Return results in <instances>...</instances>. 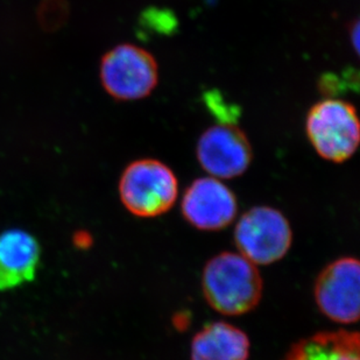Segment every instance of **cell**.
<instances>
[{"mask_svg":"<svg viewBox=\"0 0 360 360\" xmlns=\"http://www.w3.org/2000/svg\"><path fill=\"white\" fill-rule=\"evenodd\" d=\"M38 240L27 231L13 229L0 233V290L33 281L40 265Z\"/></svg>","mask_w":360,"mask_h":360,"instance_id":"cell-9","label":"cell"},{"mask_svg":"<svg viewBox=\"0 0 360 360\" xmlns=\"http://www.w3.org/2000/svg\"><path fill=\"white\" fill-rule=\"evenodd\" d=\"M101 79L106 92L118 101H138L150 96L159 82L153 55L134 44L113 48L103 58Z\"/></svg>","mask_w":360,"mask_h":360,"instance_id":"cell-5","label":"cell"},{"mask_svg":"<svg viewBox=\"0 0 360 360\" xmlns=\"http://www.w3.org/2000/svg\"><path fill=\"white\" fill-rule=\"evenodd\" d=\"M251 342L237 326L209 323L191 340V360H248Z\"/></svg>","mask_w":360,"mask_h":360,"instance_id":"cell-10","label":"cell"},{"mask_svg":"<svg viewBox=\"0 0 360 360\" xmlns=\"http://www.w3.org/2000/svg\"><path fill=\"white\" fill-rule=\"evenodd\" d=\"M235 243L239 253L255 265H272L285 258L292 248V228L276 207H253L237 221Z\"/></svg>","mask_w":360,"mask_h":360,"instance_id":"cell-4","label":"cell"},{"mask_svg":"<svg viewBox=\"0 0 360 360\" xmlns=\"http://www.w3.org/2000/svg\"><path fill=\"white\" fill-rule=\"evenodd\" d=\"M359 333L324 331L294 344L283 360H360Z\"/></svg>","mask_w":360,"mask_h":360,"instance_id":"cell-11","label":"cell"},{"mask_svg":"<svg viewBox=\"0 0 360 360\" xmlns=\"http://www.w3.org/2000/svg\"><path fill=\"white\" fill-rule=\"evenodd\" d=\"M360 265L344 257L330 262L317 276L314 296L319 309L329 320L354 324L359 320Z\"/></svg>","mask_w":360,"mask_h":360,"instance_id":"cell-6","label":"cell"},{"mask_svg":"<svg viewBox=\"0 0 360 360\" xmlns=\"http://www.w3.org/2000/svg\"><path fill=\"white\" fill-rule=\"evenodd\" d=\"M120 196L126 210L136 217H159L176 203L179 181L166 163L140 159L122 172Z\"/></svg>","mask_w":360,"mask_h":360,"instance_id":"cell-2","label":"cell"},{"mask_svg":"<svg viewBox=\"0 0 360 360\" xmlns=\"http://www.w3.org/2000/svg\"><path fill=\"white\" fill-rule=\"evenodd\" d=\"M306 132L317 154L324 160L345 162L354 157L360 140L357 110L340 99L316 103L307 116Z\"/></svg>","mask_w":360,"mask_h":360,"instance_id":"cell-3","label":"cell"},{"mask_svg":"<svg viewBox=\"0 0 360 360\" xmlns=\"http://www.w3.org/2000/svg\"><path fill=\"white\" fill-rule=\"evenodd\" d=\"M184 219L200 231H221L238 214L236 195L216 177H200L187 188L181 202Z\"/></svg>","mask_w":360,"mask_h":360,"instance_id":"cell-8","label":"cell"},{"mask_svg":"<svg viewBox=\"0 0 360 360\" xmlns=\"http://www.w3.org/2000/svg\"><path fill=\"white\" fill-rule=\"evenodd\" d=\"M262 274L244 255L221 252L204 266L202 292L207 304L226 316H240L257 308L262 297Z\"/></svg>","mask_w":360,"mask_h":360,"instance_id":"cell-1","label":"cell"},{"mask_svg":"<svg viewBox=\"0 0 360 360\" xmlns=\"http://www.w3.org/2000/svg\"><path fill=\"white\" fill-rule=\"evenodd\" d=\"M196 155L204 172L218 180L241 176L253 159L248 136L232 122H221L204 131Z\"/></svg>","mask_w":360,"mask_h":360,"instance_id":"cell-7","label":"cell"}]
</instances>
